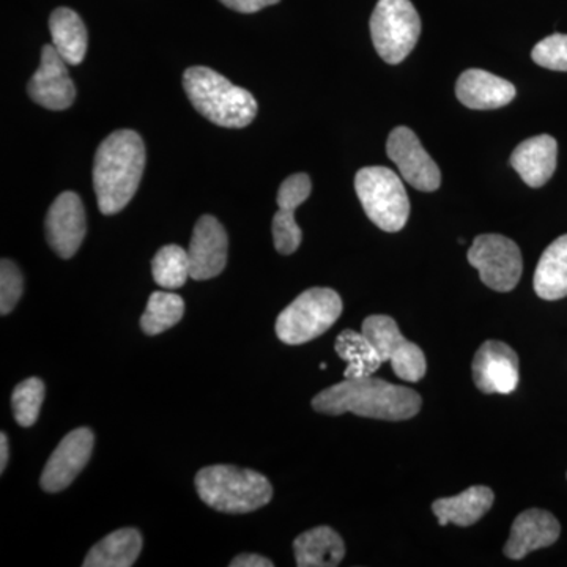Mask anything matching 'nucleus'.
I'll return each instance as SVG.
<instances>
[{"label":"nucleus","mask_w":567,"mask_h":567,"mask_svg":"<svg viewBox=\"0 0 567 567\" xmlns=\"http://www.w3.org/2000/svg\"><path fill=\"white\" fill-rule=\"evenodd\" d=\"M421 395L412 388L393 385L377 377L346 379L312 399V409L323 415L344 413L383 421H405L420 413Z\"/></svg>","instance_id":"f257e3e1"},{"label":"nucleus","mask_w":567,"mask_h":567,"mask_svg":"<svg viewBox=\"0 0 567 567\" xmlns=\"http://www.w3.org/2000/svg\"><path fill=\"white\" fill-rule=\"evenodd\" d=\"M144 169V141L133 130H118L100 144L93 162V188L103 215H115L130 204Z\"/></svg>","instance_id":"f03ea898"},{"label":"nucleus","mask_w":567,"mask_h":567,"mask_svg":"<svg viewBox=\"0 0 567 567\" xmlns=\"http://www.w3.org/2000/svg\"><path fill=\"white\" fill-rule=\"evenodd\" d=\"M183 87L194 110L223 128H245L259 110L251 92L238 87L208 66L186 70Z\"/></svg>","instance_id":"7ed1b4c3"},{"label":"nucleus","mask_w":567,"mask_h":567,"mask_svg":"<svg viewBox=\"0 0 567 567\" xmlns=\"http://www.w3.org/2000/svg\"><path fill=\"white\" fill-rule=\"evenodd\" d=\"M196 488L205 505L227 514L252 513L268 505L274 496V487L267 477L234 465H212L200 470Z\"/></svg>","instance_id":"20e7f679"},{"label":"nucleus","mask_w":567,"mask_h":567,"mask_svg":"<svg viewBox=\"0 0 567 567\" xmlns=\"http://www.w3.org/2000/svg\"><path fill=\"white\" fill-rule=\"evenodd\" d=\"M354 192L365 215L379 229L399 233L410 216L404 183L394 171L383 166L363 167L354 177Z\"/></svg>","instance_id":"39448f33"},{"label":"nucleus","mask_w":567,"mask_h":567,"mask_svg":"<svg viewBox=\"0 0 567 567\" xmlns=\"http://www.w3.org/2000/svg\"><path fill=\"white\" fill-rule=\"evenodd\" d=\"M342 315V300L327 287L306 290L279 315L276 334L287 346H301L330 330Z\"/></svg>","instance_id":"423d86ee"},{"label":"nucleus","mask_w":567,"mask_h":567,"mask_svg":"<svg viewBox=\"0 0 567 567\" xmlns=\"http://www.w3.org/2000/svg\"><path fill=\"white\" fill-rule=\"evenodd\" d=\"M421 18L410 0H379L371 17V37L377 52L390 65H398L416 47Z\"/></svg>","instance_id":"0eeeda50"},{"label":"nucleus","mask_w":567,"mask_h":567,"mask_svg":"<svg viewBox=\"0 0 567 567\" xmlns=\"http://www.w3.org/2000/svg\"><path fill=\"white\" fill-rule=\"evenodd\" d=\"M468 262L480 271L481 281L496 292L516 289L524 271V259L516 241L498 234L476 237L468 249Z\"/></svg>","instance_id":"6e6552de"},{"label":"nucleus","mask_w":567,"mask_h":567,"mask_svg":"<svg viewBox=\"0 0 567 567\" xmlns=\"http://www.w3.org/2000/svg\"><path fill=\"white\" fill-rule=\"evenodd\" d=\"M361 331L371 339L383 363L390 361L399 379L412 383L423 379L427 371L425 354L420 347L406 341L393 317H368Z\"/></svg>","instance_id":"1a4fd4ad"},{"label":"nucleus","mask_w":567,"mask_h":567,"mask_svg":"<svg viewBox=\"0 0 567 567\" xmlns=\"http://www.w3.org/2000/svg\"><path fill=\"white\" fill-rule=\"evenodd\" d=\"M386 153L399 167L402 178L420 192L432 193L440 188L442 174L434 159L424 151L420 140L406 126H398L386 142Z\"/></svg>","instance_id":"9d476101"},{"label":"nucleus","mask_w":567,"mask_h":567,"mask_svg":"<svg viewBox=\"0 0 567 567\" xmlns=\"http://www.w3.org/2000/svg\"><path fill=\"white\" fill-rule=\"evenodd\" d=\"M93 445L95 435L89 427L76 429L63 436L41 473V488L50 494L65 491L91 461Z\"/></svg>","instance_id":"9b49d317"},{"label":"nucleus","mask_w":567,"mask_h":567,"mask_svg":"<svg viewBox=\"0 0 567 567\" xmlns=\"http://www.w3.org/2000/svg\"><path fill=\"white\" fill-rule=\"evenodd\" d=\"M66 66L69 63L63 61L52 43L44 44L39 70L28 85L33 102L51 111L69 110L76 99V87Z\"/></svg>","instance_id":"f8f14e48"},{"label":"nucleus","mask_w":567,"mask_h":567,"mask_svg":"<svg viewBox=\"0 0 567 567\" xmlns=\"http://www.w3.org/2000/svg\"><path fill=\"white\" fill-rule=\"evenodd\" d=\"M44 229L54 252L62 259H71L87 233L81 197L73 192L62 193L48 210Z\"/></svg>","instance_id":"ddd939ff"},{"label":"nucleus","mask_w":567,"mask_h":567,"mask_svg":"<svg viewBox=\"0 0 567 567\" xmlns=\"http://www.w3.org/2000/svg\"><path fill=\"white\" fill-rule=\"evenodd\" d=\"M473 380L481 393L511 394L518 385V357L513 347L487 341L473 360Z\"/></svg>","instance_id":"4468645a"},{"label":"nucleus","mask_w":567,"mask_h":567,"mask_svg":"<svg viewBox=\"0 0 567 567\" xmlns=\"http://www.w3.org/2000/svg\"><path fill=\"white\" fill-rule=\"evenodd\" d=\"M226 229L212 215H204L194 226L188 256L192 264V278L196 281H207L221 275L227 264Z\"/></svg>","instance_id":"2eb2a0df"},{"label":"nucleus","mask_w":567,"mask_h":567,"mask_svg":"<svg viewBox=\"0 0 567 567\" xmlns=\"http://www.w3.org/2000/svg\"><path fill=\"white\" fill-rule=\"evenodd\" d=\"M312 183L308 174H293L281 183L278 192V207L274 218L276 251L290 256L300 248V226L295 221V210L311 196Z\"/></svg>","instance_id":"dca6fc26"},{"label":"nucleus","mask_w":567,"mask_h":567,"mask_svg":"<svg viewBox=\"0 0 567 567\" xmlns=\"http://www.w3.org/2000/svg\"><path fill=\"white\" fill-rule=\"evenodd\" d=\"M559 535L561 527L554 514L543 509L524 511L514 520L503 551L507 558L522 559L539 548L554 546Z\"/></svg>","instance_id":"f3484780"},{"label":"nucleus","mask_w":567,"mask_h":567,"mask_svg":"<svg viewBox=\"0 0 567 567\" xmlns=\"http://www.w3.org/2000/svg\"><path fill=\"white\" fill-rule=\"evenodd\" d=\"M456 95L458 102L470 110H498L516 99V87L486 70L472 69L458 78Z\"/></svg>","instance_id":"a211bd4d"},{"label":"nucleus","mask_w":567,"mask_h":567,"mask_svg":"<svg viewBox=\"0 0 567 567\" xmlns=\"http://www.w3.org/2000/svg\"><path fill=\"white\" fill-rule=\"evenodd\" d=\"M557 140L548 134H540L518 144L511 155V164L528 186L540 188L557 169Z\"/></svg>","instance_id":"6ab92c4d"},{"label":"nucleus","mask_w":567,"mask_h":567,"mask_svg":"<svg viewBox=\"0 0 567 567\" xmlns=\"http://www.w3.org/2000/svg\"><path fill=\"white\" fill-rule=\"evenodd\" d=\"M494 502L495 495L491 488L473 486L456 496L436 499L432 505V511L442 527H446L447 524L470 527L486 516L491 507L494 506Z\"/></svg>","instance_id":"aec40b11"},{"label":"nucleus","mask_w":567,"mask_h":567,"mask_svg":"<svg viewBox=\"0 0 567 567\" xmlns=\"http://www.w3.org/2000/svg\"><path fill=\"white\" fill-rule=\"evenodd\" d=\"M295 559L300 567H334L346 557L342 537L330 527H317L295 539Z\"/></svg>","instance_id":"412c9836"},{"label":"nucleus","mask_w":567,"mask_h":567,"mask_svg":"<svg viewBox=\"0 0 567 567\" xmlns=\"http://www.w3.org/2000/svg\"><path fill=\"white\" fill-rule=\"evenodd\" d=\"M535 292L543 300L567 297V234L550 244L540 256L535 271Z\"/></svg>","instance_id":"4be33fe9"},{"label":"nucleus","mask_w":567,"mask_h":567,"mask_svg":"<svg viewBox=\"0 0 567 567\" xmlns=\"http://www.w3.org/2000/svg\"><path fill=\"white\" fill-rule=\"evenodd\" d=\"M52 47L69 65H80L87 52V29L80 14L71 9L52 11L50 18Z\"/></svg>","instance_id":"5701e85b"},{"label":"nucleus","mask_w":567,"mask_h":567,"mask_svg":"<svg viewBox=\"0 0 567 567\" xmlns=\"http://www.w3.org/2000/svg\"><path fill=\"white\" fill-rule=\"evenodd\" d=\"M142 550V536L136 528H122L103 537L85 557L84 567H132Z\"/></svg>","instance_id":"b1692460"},{"label":"nucleus","mask_w":567,"mask_h":567,"mask_svg":"<svg viewBox=\"0 0 567 567\" xmlns=\"http://www.w3.org/2000/svg\"><path fill=\"white\" fill-rule=\"evenodd\" d=\"M336 353L347 363L346 379H363L374 375L383 364L371 339L361 331L344 330L336 339Z\"/></svg>","instance_id":"393cba45"},{"label":"nucleus","mask_w":567,"mask_h":567,"mask_svg":"<svg viewBox=\"0 0 567 567\" xmlns=\"http://www.w3.org/2000/svg\"><path fill=\"white\" fill-rule=\"evenodd\" d=\"M185 301L181 295L153 292L148 298L147 309L141 317V328L145 334L156 336L171 330L183 319Z\"/></svg>","instance_id":"a878e982"},{"label":"nucleus","mask_w":567,"mask_h":567,"mask_svg":"<svg viewBox=\"0 0 567 567\" xmlns=\"http://www.w3.org/2000/svg\"><path fill=\"white\" fill-rule=\"evenodd\" d=\"M152 274L163 289H181L192 278L188 251L177 245L163 246L153 257Z\"/></svg>","instance_id":"bb28decb"},{"label":"nucleus","mask_w":567,"mask_h":567,"mask_svg":"<svg viewBox=\"0 0 567 567\" xmlns=\"http://www.w3.org/2000/svg\"><path fill=\"white\" fill-rule=\"evenodd\" d=\"M44 393L47 388L37 377H31L14 388L11 394V409H13L14 420L22 427H31L39 420Z\"/></svg>","instance_id":"cd10ccee"},{"label":"nucleus","mask_w":567,"mask_h":567,"mask_svg":"<svg viewBox=\"0 0 567 567\" xmlns=\"http://www.w3.org/2000/svg\"><path fill=\"white\" fill-rule=\"evenodd\" d=\"M532 58L543 69L567 71V35L554 33L540 40L533 50Z\"/></svg>","instance_id":"c85d7f7f"},{"label":"nucleus","mask_w":567,"mask_h":567,"mask_svg":"<svg viewBox=\"0 0 567 567\" xmlns=\"http://www.w3.org/2000/svg\"><path fill=\"white\" fill-rule=\"evenodd\" d=\"M22 275L20 268L11 260L0 262V315L7 316L13 311L22 295Z\"/></svg>","instance_id":"c756f323"},{"label":"nucleus","mask_w":567,"mask_h":567,"mask_svg":"<svg viewBox=\"0 0 567 567\" xmlns=\"http://www.w3.org/2000/svg\"><path fill=\"white\" fill-rule=\"evenodd\" d=\"M219 2L238 13H256L265 7L276 6L279 0H219Z\"/></svg>","instance_id":"7c9ffc66"},{"label":"nucleus","mask_w":567,"mask_h":567,"mask_svg":"<svg viewBox=\"0 0 567 567\" xmlns=\"http://www.w3.org/2000/svg\"><path fill=\"white\" fill-rule=\"evenodd\" d=\"M275 563L271 559L260 557L256 554H244L235 557L230 561V567H274Z\"/></svg>","instance_id":"2f4dec72"},{"label":"nucleus","mask_w":567,"mask_h":567,"mask_svg":"<svg viewBox=\"0 0 567 567\" xmlns=\"http://www.w3.org/2000/svg\"><path fill=\"white\" fill-rule=\"evenodd\" d=\"M9 436L6 432L0 434V472H6L7 464H9Z\"/></svg>","instance_id":"473e14b6"}]
</instances>
